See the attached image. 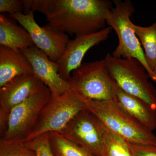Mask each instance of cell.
Returning a JSON list of instances; mask_svg holds the SVG:
<instances>
[{
  "label": "cell",
  "instance_id": "6da1fadb",
  "mask_svg": "<svg viewBox=\"0 0 156 156\" xmlns=\"http://www.w3.org/2000/svg\"><path fill=\"white\" fill-rule=\"evenodd\" d=\"M24 13L38 11L49 23L65 34L76 36L105 28L112 7L108 0H23Z\"/></svg>",
  "mask_w": 156,
  "mask_h": 156
},
{
  "label": "cell",
  "instance_id": "7a4b0ae2",
  "mask_svg": "<svg viewBox=\"0 0 156 156\" xmlns=\"http://www.w3.org/2000/svg\"><path fill=\"white\" fill-rule=\"evenodd\" d=\"M87 109L101 121L107 129L126 142L156 145V136L118 106L113 100H85Z\"/></svg>",
  "mask_w": 156,
  "mask_h": 156
},
{
  "label": "cell",
  "instance_id": "3957f363",
  "mask_svg": "<svg viewBox=\"0 0 156 156\" xmlns=\"http://www.w3.org/2000/svg\"><path fill=\"white\" fill-rule=\"evenodd\" d=\"M113 2L115 6L109 12L106 24L116 33L119 44L112 56L117 58H135L144 66L150 78L156 83V74L147 63L144 51L131 20L135 10L134 6L128 0H113Z\"/></svg>",
  "mask_w": 156,
  "mask_h": 156
},
{
  "label": "cell",
  "instance_id": "277c9868",
  "mask_svg": "<svg viewBox=\"0 0 156 156\" xmlns=\"http://www.w3.org/2000/svg\"><path fill=\"white\" fill-rule=\"evenodd\" d=\"M110 75L123 91L140 98L156 110V90L146 69L133 58H117L108 53L103 59Z\"/></svg>",
  "mask_w": 156,
  "mask_h": 156
},
{
  "label": "cell",
  "instance_id": "5b68a950",
  "mask_svg": "<svg viewBox=\"0 0 156 156\" xmlns=\"http://www.w3.org/2000/svg\"><path fill=\"white\" fill-rule=\"evenodd\" d=\"M83 98L73 89L56 97H51L40 113L35 126L24 142L51 132H59L80 112L86 109Z\"/></svg>",
  "mask_w": 156,
  "mask_h": 156
},
{
  "label": "cell",
  "instance_id": "8992f818",
  "mask_svg": "<svg viewBox=\"0 0 156 156\" xmlns=\"http://www.w3.org/2000/svg\"><path fill=\"white\" fill-rule=\"evenodd\" d=\"M68 82L84 100H113L116 83L103 59L82 63L73 71Z\"/></svg>",
  "mask_w": 156,
  "mask_h": 156
},
{
  "label": "cell",
  "instance_id": "52a82bcc",
  "mask_svg": "<svg viewBox=\"0 0 156 156\" xmlns=\"http://www.w3.org/2000/svg\"><path fill=\"white\" fill-rule=\"evenodd\" d=\"M52 97L51 92L43 84L36 92L11 110L5 133L1 139L24 140L35 126L42 109Z\"/></svg>",
  "mask_w": 156,
  "mask_h": 156
},
{
  "label": "cell",
  "instance_id": "ba28073f",
  "mask_svg": "<svg viewBox=\"0 0 156 156\" xmlns=\"http://www.w3.org/2000/svg\"><path fill=\"white\" fill-rule=\"evenodd\" d=\"M107 129L88 109L79 112L58 133L94 156H101Z\"/></svg>",
  "mask_w": 156,
  "mask_h": 156
},
{
  "label": "cell",
  "instance_id": "9c48e42d",
  "mask_svg": "<svg viewBox=\"0 0 156 156\" xmlns=\"http://www.w3.org/2000/svg\"><path fill=\"white\" fill-rule=\"evenodd\" d=\"M34 12L18 13L9 16L28 32L34 44L46 53L51 61L58 62L64 54L70 41L67 34L48 23L41 27L36 22Z\"/></svg>",
  "mask_w": 156,
  "mask_h": 156
},
{
  "label": "cell",
  "instance_id": "30bf717a",
  "mask_svg": "<svg viewBox=\"0 0 156 156\" xmlns=\"http://www.w3.org/2000/svg\"><path fill=\"white\" fill-rule=\"evenodd\" d=\"M34 73L20 75L0 88V136L8 127L11 110L36 92L43 85Z\"/></svg>",
  "mask_w": 156,
  "mask_h": 156
},
{
  "label": "cell",
  "instance_id": "8fae6325",
  "mask_svg": "<svg viewBox=\"0 0 156 156\" xmlns=\"http://www.w3.org/2000/svg\"><path fill=\"white\" fill-rule=\"evenodd\" d=\"M111 27L105 28L93 33L76 36L70 40L64 54L57 62L58 74L68 81L73 71L82 64L84 56L91 48L106 40L111 32Z\"/></svg>",
  "mask_w": 156,
  "mask_h": 156
},
{
  "label": "cell",
  "instance_id": "7c38bea8",
  "mask_svg": "<svg viewBox=\"0 0 156 156\" xmlns=\"http://www.w3.org/2000/svg\"><path fill=\"white\" fill-rule=\"evenodd\" d=\"M33 69L34 73L47 87L52 97H56L72 89L68 81L58 74L57 62L51 61L47 54L35 46L23 50Z\"/></svg>",
  "mask_w": 156,
  "mask_h": 156
},
{
  "label": "cell",
  "instance_id": "4fadbf2b",
  "mask_svg": "<svg viewBox=\"0 0 156 156\" xmlns=\"http://www.w3.org/2000/svg\"><path fill=\"white\" fill-rule=\"evenodd\" d=\"M113 101L126 113L146 128H156V110L140 98L123 91L116 83Z\"/></svg>",
  "mask_w": 156,
  "mask_h": 156
},
{
  "label": "cell",
  "instance_id": "5bb4252c",
  "mask_svg": "<svg viewBox=\"0 0 156 156\" xmlns=\"http://www.w3.org/2000/svg\"><path fill=\"white\" fill-rule=\"evenodd\" d=\"M33 73L30 62L22 52L0 46V88L17 76Z\"/></svg>",
  "mask_w": 156,
  "mask_h": 156
},
{
  "label": "cell",
  "instance_id": "9a60e30c",
  "mask_svg": "<svg viewBox=\"0 0 156 156\" xmlns=\"http://www.w3.org/2000/svg\"><path fill=\"white\" fill-rule=\"evenodd\" d=\"M0 45L17 52L35 46L28 32L3 14L0 15Z\"/></svg>",
  "mask_w": 156,
  "mask_h": 156
},
{
  "label": "cell",
  "instance_id": "2e32d148",
  "mask_svg": "<svg viewBox=\"0 0 156 156\" xmlns=\"http://www.w3.org/2000/svg\"><path fill=\"white\" fill-rule=\"evenodd\" d=\"M133 27L136 36L144 49L147 63L152 71L155 73L156 21L147 27H143L134 23Z\"/></svg>",
  "mask_w": 156,
  "mask_h": 156
},
{
  "label": "cell",
  "instance_id": "e0dca14e",
  "mask_svg": "<svg viewBox=\"0 0 156 156\" xmlns=\"http://www.w3.org/2000/svg\"><path fill=\"white\" fill-rule=\"evenodd\" d=\"M49 134L50 145L54 156H94L58 132Z\"/></svg>",
  "mask_w": 156,
  "mask_h": 156
},
{
  "label": "cell",
  "instance_id": "ac0fdd59",
  "mask_svg": "<svg viewBox=\"0 0 156 156\" xmlns=\"http://www.w3.org/2000/svg\"><path fill=\"white\" fill-rule=\"evenodd\" d=\"M101 156L134 155L128 147L127 142L107 129Z\"/></svg>",
  "mask_w": 156,
  "mask_h": 156
},
{
  "label": "cell",
  "instance_id": "d6986e66",
  "mask_svg": "<svg viewBox=\"0 0 156 156\" xmlns=\"http://www.w3.org/2000/svg\"><path fill=\"white\" fill-rule=\"evenodd\" d=\"M0 156H36L23 140H0Z\"/></svg>",
  "mask_w": 156,
  "mask_h": 156
},
{
  "label": "cell",
  "instance_id": "ffe728a7",
  "mask_svg": "<svg viewBox=\"0 0 156 156\" xmlns=\"http://www.w3.org/2000/svg\"><path fill=\"white\" fill-rule=\"evenodd\" d=\"M25 144L35 153L36 156H54L50 145L49 133L41 134Z\"/></svg>",
  "mask_w": 156,
  "mask_h": 156
},
{
  "label": "cell",
  "instance_id": "44dd1931",
  "mask_svg": "<svg viewBox=\"0 0 156 156\" xmlns=\"http://www.w3.org/2000/svg\"><path fill=\"white\" fill-rule=\"evenodd\" d=\"M25 4L23 0H0V12L8 13L9 15L24 13Z\"/></svg>",
  "mask_w": 156,
  "mask_h": 156
},
{
  "label": "cell",
  "instance_id": "7402d4cb",
  "mask_svg": "<svg viewBox=\"0 0 156 156\" xmlns=\"http://www.w3.org/2000/svg\"><path fill=\"white\" fill-rule=\"evenodd\" d=\"M127 143L134 156H156V145H139Z\"/></svg>",
  "mask_w": 156,
  "mask_h": 156
},
{
  "label": "cell",
  "instance_id": "603a6c76",
  "mask_svg": "<svg viewBox=\"0 0 156 156\" xmlns=\"http://www.w3.org/2000/svg\"><path fill=\"white\" fill-rule=\"evenodd\" d=\"M155 73L156 74V69H155Z\"/></svg>",
  "mask_w": 156,
  "mask_h": 156
}]
</instances>
